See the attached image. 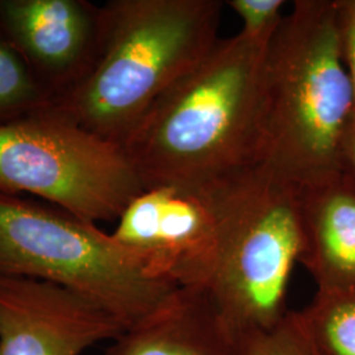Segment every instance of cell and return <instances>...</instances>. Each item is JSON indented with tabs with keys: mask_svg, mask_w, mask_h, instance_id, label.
<instances>
[{
	"mask_svg": "<svg viewBox=\"0 0 355 355\" xmlns=\"http://www.w3.org/2000/svg\"><path fill=\"white\" fill-rule=\"evenodd\" d=\"M268 41L220 38L149 107L121 145L145 190H200L257 165Z\"/></svg>",
	"mask_w": 355,
	"mask_h": 355,
	"instance_id": "cell-1",
	"label": "cell"
},
{
	"mask_svg": "<svg viewBox=\"0 0 355 355\" xmlns=\"http://www.w3.org/2000/svg\"><path fill=\"white\" fill-rule=\"evenodd\" d=\"M355 116L337 0H297L267 44L257 165L303 187L343 171Z\"/></svg>",
	"mask_w": 355,
	"mask_h": 355,
	"instance_id": "cell-2",
	"label": "cell"
},
{
	"mask_svg": "<svg viewBox=\"0 0 355 355\" xmlns=\"http://www.w3.org/2000/svg\"><path fill=\"white\" fill-rule=\"evenodd\" d=\"M223 7L218 0L105 4L91 64L46 107L123 145L153 103L214 49Z\"/></svg>",
	"mask_w": 355,
	"mask_h": 355,
	"instance_id": "cell-3",
	"label": "cell"
},
{
	"mask_svg": "<svg viewBox=\"0 0 355 355\" xmlns=\"http://www.w3.org/2000/svg\"><path fill=\"white\" fill-rule=\"evenodd\" d=\"M200 190L217 237L204 288L239 336L271 329L290 311L288 283L303 252L299 187L253 165Z\"/></svg>",
	"mask_w": 355,
	"mask_h": 355,
	"instance_id": "cell-4",
	"label": "cell"
},
{
	"mask_svg": "<svg viewBox=\"0 0 355 355\" xmlns=\"http://www.w3.org/2000/svg\"><path fill=\"white\" fill-rule=\"evenodd\" d=\"M0 275L41 280L99 305L124 329L157 312L177 286L137 255L57 207L0 191Z\"/></svg>",
	"mask_w": 355,
	"mask_h": 355,
	"instance_id": "cell-5",
	"label": "cell"
},
{
	"mask_svg": "<svg viewBox=\"0 0 355 355\" xmlns=\"http://www.w3.org/2000/svg\"><path fill=\"white\" fill-rule=\"evenodd\" d=\"M0 191L98 225L119 220L145 187L121 145L44 107L0 121Z\"/></svg>",
	"mask_w": 355,
	"mask_h": 355,
	"instance_id": "cell-6",
	"label": "cell"
},
{
	"mask_svg": "<svg viewBox=\"0 0 355 355\" xmlns=\"http://www.w3.org/2000/svg\"><path fill=\"white\" fill-rule=\"evenodd\" d=\"M112 236L154 277L178 288H204L209 280L217 237L214 211L202 190L144 191L121 214Z\"/></svg>",
	"mask_w": 355,
	"mask_h": 355,
	"instance_id": "cell-7",
	"label": "cell"
},
{
	"mask_svg": "<svg viewBox=\"0 0 355 355\" xmlns=\"http://www.w3.org/2000/svg\"><path fill=\"white\" fill-rule=\"evenodd\" d=\"M123 325L64 287L0 275V355H80Z\"/></svg>",
	"mask_w": 355,
	"mask_h": 355,
	"instance_id": "cell-8",
	"label": "cell"
},
{
	"mask_svg": "<svg viewBox=\"0 0 355 355\" xmlns=\"http://www.w3.org/2000/svg\"><path fill=\"white\" fill-rule=\"evenodd\" d=\"M102 8L82 0H1L3 35L26 64L64 82L82 76L98 46Z\"/></svg>",
	"mask_w": 355,
	"mask_h": 355,
	"instance_id": "cell-9",
	"label": "cell"
},
{
	"mask_svg": "<svg viewBox=\"0 0 355 355\" xmlns=\"http://www.w3.org/2000/svg\"><path fill=\"white\" fill-rule=\"evenodd\" d=\"M300 263L318 291L355 290V180L345 170L299 187Z\"/></svg>",
	"mask_w": 355,
	"mask_h": 355,
	"instance_id": "cell-10",
	"label": "cell"
},
{
	"mask_svg": "<svg viewBox=\"0 0 355 355\" xmlns=\"http://www.w3.org/2000/svg\"><path fill=\"white\" fill-rule=\"evenodd\" d=\"M114 341L107 355H240V336L203 287L178 288Z\"/></svg>",
	"mask_w": 355,
	"mask_h": 355,
	"instance_id": "cell-11",
	"label": "cell"
},
{
	"mask_svg": "<svg viewBox=\"0 0 355 355\" xmlns=\"http://www.w3.org/2000/svg\"><path fill=\"white\" fill-rule=\"evenodd\" d=\"M321 355H355V290L318 291L299 311Z\"/></svg>",
	"mask_w": 355,
	"mask_h": 355,
	"instance_id": "cell-12",
	"label": "cell"
},
{
	"mask_svg": "<svg viewBox=\"0 0 355 355\" xmlns=\"http://www.w3.org/2000/svg\"><path fill=\"white\" fill-rule=\"evenodd\" d=\"M49 101L26 60L0 33V121L33 114Z\"/></svg>",
	"mask_w": 355,
	"mask_h": 355,
	"instance_id": "cell-13",
	"label": "cell"
},
{
	"mask_svg": "<svg viewBox=\"0 0 355 355\" xmlns=\"http://www.w3.org/2000/svg\"><path fill=\"white\" fill-rule=\"evenodd\" d=\"M240 355H321L299 311H288L271 329L240 336Z\"/></svg>",
	"mask_w": 355,
	"mask_h": 355,
	"instance_id": "cell-14",
	"label": "cell"
},
{
	"mask_svg": "<svg viewBox=\"0 0 355 355\" xmlns=\"http://www.w3.org/2000/svg\"><path fill=\"white\" fill-rule=\"evenodd\" d=\"M229 7L242 20V33L270 40L283 20V0H229Z\"/></svg>",
	"mask_w": 355,
	"mask_h": 355,
	"instance_id": "cell-15",
	"label": "cell"
},
{
	"mask_svg": "<svg viewBox=\"0 0 355 355\" xmlns=\"http://www.w3.org/2000/svg\"><path fill=\"white\" fill-rule=\"evenodd\" d=\"M340 51L355 99V0H337Z\"/></svg>",
	"mask_w": 355,
	"mask_h": 355,
	"instance_id": "cell-16",
	"label": "cell"
},
{
	"mask_svg": "<svg viewBox=\"0 0 355 355\" xmlns=\"http://www.w3.org/2000/svg\"><path fill=\"white\" fill-rule=\"evenodd\" d=\"M343 170L355 180V116L345 141Z\"/></svg>",
	"mask_w": 355,
	"mask_h": 355,
	"instance_id": "cell-17",
	"label": "cell"
}]
</instances>
